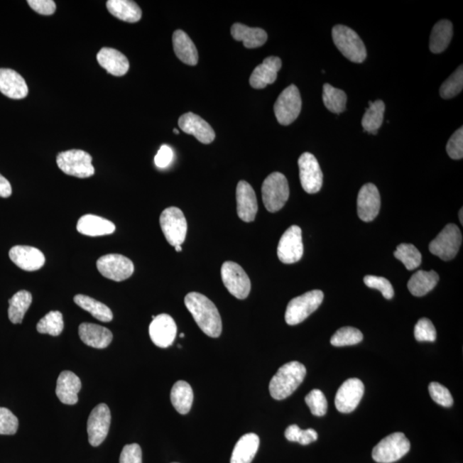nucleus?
Here are the masks:
<instances>
[{
	"label": "nucleus",
	"instance_id": "22",
	"mask_svg": "<svg viewBox=\"0 0 463 463\" xmlns=\"http://www.w3.org/2000/svg\"><path fill=\"white\" fill-rule=\"evenodd\" d=\"M282 68V60L278 57H268L252 72L250 85L252 88L261 89L268 85L274 84L277 73Z\"/></svg>",
	"mask_w": 463,
	"mask_h": 463
},
{
	"label": "nucleus",
	"instance_id": "12",
	"mask_svg": "<svg viewBox=\"0 0 463 463\" xmlns=\"http://www.w3.org/2000/svg\"><path fill=\"white\" fill-rule=\"evenodd\" d=\"M303 254V231L299 226H291L280 239L277 256L280 262L292 264L299 262Z\"/></svg>",
	"mask_w": 463,
	"mask_h": 463
},
{
	"label": "nucleus",
	"instance_id": "38",
	"mask_svg": "<svg viewBox=\"0 0 463 463\" xmlns=\"http://www.w3.org/2000/svg\"><path fill=\"white\" fill-rule=\"evenodd\" d=\"M347 94L344 91L325 84L322 88V101L326 109L334 114H341L346 109Z\"/></svg>",
	"mask_w": 463,
	"mask_h": 463
},
{
	"label": "nucleus",
	"instance_id": "18",
	"mask_svg": "<svg viewBox=\"0 0 463 463\" xmlns=\"http://www.w3.org/2000/svg\"><path fill=\"white\" fill-rule=\"evenodd\" d=\"M381 197L375 185L368 183L359 190L357 200L358 216L363 222H370L378 217Z\"/></svg>",
	"mask_w": 463,
	"mask_h": 463
},
{
	"label": "nucleus",
	"instance_id": "33",
	"mask_svg": "<svg viewBox=\"0 0 463 463\" xmlns=\"http://www.w3.org/2000/svg\"><path fill=\"white\" fill-rule=\"evenodd\" d=\"M453 26L449 20H441L435 24L430 36V50L433 53H443L452 41Z\"/></svg>",
	"mask_w": 463,
	"mask_h": 463
},
{
	"label": "nucleus",
	"instance_id": "53",
	"mask_svg": "<svg viewBox=\"0 0 463 463\" xmlns=\"http://www.w3.org/2000/svg\"><path fill=\"white\" fill-rule=\"evenodd\" d=\"M12 194L10 182L5 177L0 175V197H9Z\"/></svg>",
	"mask_w": 463,
	"mask_h": 463
},
{
	"label": "nucleus",
	"instance_id": "7",
	"mask_svg": "<svg viewBox=\"0 0 463 463\" xmlns=\"http://www.w3.org/2000/svg\"><path fill=\"white\" fill-rule=\"evenodd\" d=\"M462 242L460 229L457 225H446L440 234L430 243L429 250L437 257L450 261L456 258Z\"/></svg>",
	"mask_w": 463,
	"mask_h": 463
},
{
	"label": "nucleus",
	"instance_id": "4",
	"mask_svg": "<svg viewBox=\"0 0 463 463\" xmlns=\"http://www.w3.org/2000/svg\"><path fill=\"white\" fill-rule=\"evenodd\" d=\"M262 197L268 212L275 213L282 209L289 197L287 178L278 172L268 175L262 185Z\"/></svg>",
	"mask_w": 463,
	"mask_h": 463
},
{
	"label": "nucleus",
	"instance_id": "57",
	"mask_svg": "<svg viewBox=\"0 0 463 463\" xmlns=\"http://www.w3.org/2000/svg\"><path fill=\"white\" fill-rule=\"evenodd\" d=\"M180 337L181 338L185 337V334H183V333L180 334Z\"/></svg>",
	"mask_w": 463,
	"mask_h": 463
},
{
	"label": "nucleus",
	"instance_id": "17",
	"mask_svg": "<svg viewBox=\"0 0 463 463\" xmlns=\"http://www.w3.org/2000/svg\"><path fill=\"white\" fill-rule=\"evenodd\" d=\"M148 332L156 346L161 349H167L175 340L177 325L171 316L168 314H160L151 322Z\"/></svg>",
	"mask_w": 463,
	"mask_h": 463
},
{
	"label": "nucleus",
	"instance_id": "27",
	"mask_svg": "<svg viewBox=\"0 0 463 463\" xmlns=\"http://www.w3.org/2000/svg\"><path fill=\"white\" fill-rule=\"evenodd\" d=\"M77 229L81 234L97 237L114 234L116 227L113 222L107 219L94 214H85L78 220Z\"/></svg>",
	"mask_w": 463,
	"mask_h": 463
},
{
	"label": "nucleus",
	"instance_id": "25",
	"mask_svg": "<svg viewBox=\"0 0 463 463\" xmlns=\"http://www.w3.org/2000/svg\"><path fill=\"white\" fill-rule=\"evenodd\" d=\"M99 65L115 77H122L129 71L130 64L122 53L110 48H103L97 53Z\"/></svg>",
	"mask_w": 463,
	"mask_h": 463
},
{
	"label": "nucleus",
	"instance_id": "11",
	"mask_svg": "<svg viewBox=\"0 0 463 463\" xmlns=\"http://www.w3.org/2000/svg\"><path fill=\"white\" fill-rule=\"evenodd\" d=\"M221 275L226 288L239 300H245L251 292V280L239 264L227 261L222 264Z\"/></svg>",
	"mask_w": 463,
	"mask_h": 463
},
{
	"label": "nucleus",
	"instance_id": "41",
	"mask_svg": "<svg viewBox=\"0 0 463 463\" xmlns=\"http://www.w3.org/2000/svg\"><path fill=\"white\" fill-rule=\"evenodd\" d=\"M462 88L463 67L462 65H460L456 72H453L452 75L442 85L440 89V96L445 100H448V99H452L460 94Z\"/></svg>",
	"mask_w": 463,
	"mask_h": 463
},
{
	"label": "nucleus",
	"instance_id": "14",
	"mask_svg": "<svg viewBox=\"0 0 463 463\" xmlns=\"http://www.w3.org/2000/svg\"><path fill=\"white\" fill-rule=\"evenodd\" d=\"M111 424V413L105 403L97 405L91 412L87 423L89 444L94 447L102 444L109 434Z\"/></svg>",
	"mask_w": 463,
	"mask_h": 463
},
{
	"label": "nucleus",
	"instance_id": "55",
	"mask_svg": "<svg viewBox=\"0 0 463 463\" xmlns=\"http://www.w3.org/2000/svg\"><path fill=\"white\" fill-rule=\"evenodd\" d=\"M175 250H176V251H178V252L181 251H182V247H181V246H175Z\"/></svg>",
	"mask_w": 463,
	"mask_h": 463
},
{
	"label": "nucleus",
	"instance_id": "46",
	"mask_svg": "<svg viewBox=\"0 0 463 463\" xmlns=\"http://www.w3.org/2000/svg\"><path fill=\"white\" fill-rule=\"evenodd\" d=\"M429 393L432 399L437 404L445 408L452 407L454 400L448 388L441 383L432 382L429 384Z\"/></svg>",
	"mask_w": 463,
	"mask_h": 463
},
{
	"label": "nucleus",
	"instance_id": "19",
	"mask_svg": "<svg viewBox=\"0 0 463 463\" xmlns=\"http://www.w3.org/2000/svg\"><path fill=\"white\" fill-rule=\"evenodd\" d=\"M180 129L189 135H192L202 143H212L216 138V134L212 126L204 119L193 113L181 116L179 119Z\"/></svg>",
	"mask_w": 463,
	"mask_h": 463
},
{
	"label": "nucleus",
	"instance_id": "1",
	"mask_svg": "<svg viewBox=\"0 0 463 463\" xmlns=\"http://www.w3.org/2000/svg\"><path fill=\"white\" fill-rule=\"evenodd\" d=\"M185 304L202 332L213 338L221 336L222 318L212 300L200 293L192 292L185 296Z\"/></svg>",
	"mask_w": 463,
	"mask_h": 463
},
{
	"label": "nucleus",
	"instance_id": "15",
	"mask_svg": "<svg viewBox=\"0 0 463 463\" xmlns=\"http://www.w3.org/2000/svg\"><path fill=\"white\" fill-rule=\"evenodd\" d=\"M300 179L305 192L309 194L320 191L322 185V173L316 157L311 153H304L298 160Z\"/></svg>",
	"mask_w": 463,
	"mask_h": 463
},
{
	"label": "nucleus",
	"instance_id": "28",
	"mask_svg": "<svg viewBox=\"0 0 463 463\" xmlns=\"http://www.w3.org/2000/svg\"><path fill=\"white\" fill-rule=\"evenodd\" d=\"M259 437L247 433L239 438L232 453L231 463H251L259 448Z\"/></svg>",
	"mask_w": 463,
	"mask_h": 463
},
{
	"label": "nucleus",
	"instance_id": "45",
	"mask_svg": "<svg viewBox=\"0 0 463 463\" xmlns=\"http://www.w3.org/2000/svg\"><path fill=\"white\" fill-rule=\"evenodd\" d=\"M18 429V420L14 413L0 407V435H14Z\"/></svg>",
	"mask_w": 463,
	"mask_h": 463
},
{
	"label": "nucleus",
	"instance_id": "43",
	"mask_svg": "<svg viewBox=\"0 0 463 463\" xmlns=\"http://www.w3.org/2000/svg\"><path fill=\"white\" fill-rule=\"evenodd\" d=\"M285 437L290 442H298L303 445H307L317 440V433L315 430H303L297 425H291L285 432Z\"/></svg>",
	"mask_w": 463,
	"mask_h": 463
},
{
	"label": "nucleus",
	"instance_id": "31",
	"mask_svg": "<svg viewBox=\"0 0 463 463\" xmlns=\"http://www.w3.org/2000/svg\"><path fill=\"white\" fill-rule=\"evenodd\" d=\"M107 8L115 18L127 23H136L142 18V11L138 4L130 0H109Z\"/></svg>",
	"mask_w": 463,
	"mask_h": 463
},
{
	"label": "nucleus",
	"instance_id": "50",
	"mask_svg": "<svg viewBox=\"0 0 463 463\" xmlns=\"http://www.w3.org/2000/svg\"><path fill=\"white\" fill-rule=\"evenodd\" d=\"M119 463H142V450L138 444L127 445L123 448Z\"/></svg>",
	"mask_w": 463,
	"mask_h": 463
},
{
	"label": "nucleus",
	"instance_id": "48",
	"mask_svg": "<svg viewBox=\"0 0 463 463\" xmlns=\"http://www.w3.org/2000/svg\"><path fill=\"white\" fill-rule=\"evenodd\" d=\"M415 337L418 342H435L437 332L431 320L421 318L415 327Z\"/></svg>",
	"mask_w": 463,
	"mask_h": 463
},
{
	"label": "nucleus",
	"instance_id": "24",
	"mask_svg": "<svg viewBox=\"0 0 463 463\" xmlns=\"http://www.w3.org/2000/svg\"><path fill=\"white\" fill-rule=\"evenodd\" d=\"M78 334L85 344L94 349H106L113 341V334L109 329L89 322H82L78 328Z\"/></svg>",
	"mask_w": 463,
	"mask_h": 463
},
{
	"label": "nucleus",
	"instance_id": "16",
	"mask_svg": "<svg viewBox=\"0 0 463 463\" xmlns=\"http://www.w3.org/2000/svg\"><path fill=\"white\" fill-rule=\"evenodd\" d=\"M365 392L361 380L349 378L342 384L336 395L334 405L339 412L349 413L358 407Z\"/></svg>",
	"mask_w": 463,
	"mask_h": 463
},
{
	"label": "nucleus",
	"instance_id": "47",
	"mask_svg": "<svg viewBox=\"0 0 463 463\" xmlns=\"http://www.w3.org/2000/svg\"><path fill=\"white\" fill-rule=\"evenodd\" d=\"M364 283L368 288L378 289L386 300H391L394 297V289H393L390 280L384 277L366 276L364 277Z\"/></svg>",
	"mask_w": 463,
	"mask_h": 463
},
{
	"label": "nucleus",
	"instance_id": "40",
	"mask_svg": "<svg viewBox=\"0 0 463 463\" xmlns=\"http://www.w3.org/2000/svg\"><path fill=\"white\" fill-rule=\"evenodd\" d=\"M36 329L40 334H48L53 337L60 336L64 329L63 315L59 311L48 312L37 324Z\"/></svg>",
	"mask_w": 463,
	"mask_h": 463
},
{
	"label": "nucleus",
	"instance_id": "3",
	"mask_svg": "<svg viewBox=\"0 0 463 463\" xmlns=\"http://www.w3.org/2000/svg\"><path fill=\"white\" fill-rule=\"evenodd\" d=\"M334 45L347 60L361 64L366 59V49L361 37L352 28L336 26L332 30Z\"/></svg>",
	"mask_w": 463,
	"mask_h": 463
},
{
	"label": "nucleus",
	"instance_id": "51",
	"mask_svg": "<svg viewBox=\"0 0 463 463\" xmlns=\"http://www.w3.org/2000/svg\"><path fill=\"white\" fill-rule=\"evenodd\" d=\"M28 4L40 15L50 16L56 11V4L53 0H28Z\"/></svg>",
	"mask_w": 463,
	"mask_h": 463
},
{
	"label": "nucleus",
	"instance_id": "34",
	"mask_svg": "<svg viewBox=\"0 0 463 463\" xmlns=\"http://www.w3.org/2000/svg\"><path fill=\"white\" fill-rule=\"evenodd\" d=\"M173 406L181 415H187L191 410L193 403V391L191 386L185 381H178L171 391Z\"/></svg>",
	"mask_w": 463,
	"mask_h": 463
},
{
	"label": "nucleus",
	"instance_id": "37",
	"mask_svg": "<svg viewBox=\"0 0 463 463\" xmlns=\"http://www.w3.org/2000/svg\"><path fill=\"white\" fill-rule=\"evenodd\" d=\"M384 111H386V104L383 101L369 102V107L362 119L364 131L368 134H377L383 122Z\"/></svg>",
	"mask_w": 463,
	"mask_h": 463
},
{
	"label": "nucleus",
	"instance_id": "49",
	"mask_svg": "<svg viewBox=\"0 0 463 463\" xmlns=\"http://www.w3.org/2000/svg\"><path fill=\"white\" fill-rule=\"evenodd\" d=\"M448 155L453 160H460L463 157V129L462 127L458 129L450 136L447 146H446Z\"/></svg>",
	"mask_w": 463,
	"mask_h": 463
},
{
	"label": "nucleus",
	"instance_id": "32",
	"mask_svg": "<svg viewBox=\"0 0 463 463\" xmlns=\"http://www.w3.org/2000/svg\"><path fill=\"white\" fill-rule=\"evenodd\" d=\"M438 280L440 276L437 272L419 271L408 280V290L416 297L424 296L436 287Z\"/></svg>",
	"mask_w": 463,
	"mask_h": 463
},
{
	"label": "nucleus",
	"instance_id": "26",
	"mask_svg": "<svg viewBox=\"0 0 463 463\" xmlns=\"http://www.w3.org/2000/svg\"><path fill=\"white\" fill-rule=\"evenodd\" d=\"M82 387L81 380L72 371H62L57 380L56 395L60 402L75 405L78 402V393Z\"/></svg>",
	"mask_w": 463,
	"mask_h": 463
},
{
	"label": "nucleus",
	"instance_id": "36",
	"mask_svg": "<svg viewBox=\"0 0 463 463\" xmlns=\"http://www.w3.org/2000/svg\"><path fill=\"white\" fill-rule=\"evenodd\" d=\"M32 304V295L30 292L19 291L9 300L8 317L12 324L18 325L23 322L24 316Z\"/></svg>",
	"mask_w": 463,
	"mask_h": 463
},
{
	"label": "nucleus",
	"instance_id": "29",
	"mask_svg": "<svg viewBox=\"0 0 463 463\" xmlns=\"http://www.w3.org/2000/svg\"><path fill=\"white\" fill-rule=\"evenodd\" d=\"M173 45L175 55L180 60L188 65H196L198 53L195 44L183 31H176L173 35Z\"/></svg>",
	"mask_w": 463,
	"mask_h": 463
},
{
	"label": "nucleus",
	"instance_id": "5",
	"mask_svg": "<svg viewBox=\"0 0 463 463\" xmlns=\"http://www.w3.org/2000/svg\"><path fill=\"white\" fill-rule=\"evenodd\" d=\"M324 293L312 290L293 299L288 303L285 320L288 325H297L303 322L316 311L324 300Z\"/></svg>",
	"mask_w": 463,
	"mask_h": 463
},
{
	"label": "nucleus",
	"instance_id": "39",
	"mask_svg": "<svg viewBox=\"0 0 463 463\" xmlns=\"http://www.w3.org/2000/svg\"><path fill=\"white\" fill-rule=\"evenodd\" d=\"M396 258L400 260L408 271L415 270L423 261V256L412 244H401L394 252Z\"/></svg>",
	"mask_w": 463,
	"mask_h": 463
},
{
	"label": "nucleus",
	"instance_id": "44",
	"mask_svg": "<svg viewBox=\"0 0 463 463\" xmlns=\"http://www.w3.org/2000/svg\"><path fill=\"white\" fill-rule=\"evenodd\" d=\"M305 401L313 415L321 417L327 413L328 402L321 391L312 390L305 396Z\"/></svg>",
	"mask_w": 463,
	"mask_h": 463
},
{
	"label": "nucleus",
	"instance_id": "58",
	"mask_svg": "<svg viewBox=\"0 0 463 463\" xmlns=\"http://www.w3.org/2000/svg\"><path fill=\"white\" fill-rule=\"evenodd\" d=\"M173 463H177V462H173Z\"/></svg>",
	"mask_w": 463,
	"mask_h": 463
},
{
	"label": "nucleus",
	"instance_id": "42",
	"mask_svg": "<svg viewBox=\"0 0 463 463\" xmlns=\"http://www.w3.org/2000/svg\"><path fill=\"white\" fill-rule=\"evenodd\" d=\"M363 340L361 330L354 327H343L339 329L330 340L334 347H345L358 344Z\"/></svg>",
	"mask_w": 463,
	"mask_h": 463
},
{
	"label": "nucleus",
	"instance_id": "56",
	"mask_svg": "<svg viewBox=\"0 0 463 463\" xmlns=\"http://www.w3.org/2000/svg\"><path fill=\"white\" fill-rule=\"evenodd\" d=\"M173 132H175V134H179L180 132L177 129L173 130Z\"/></svg>",
	"mask_w": 463,
	"mask_h": 463
},
{
	"label": "nucleus",
	"instance_id": "23",
	"mask_svg": "<svg viewBox=\"0 0 463 463\" xmlns=\"http://www.w3.org/2000/svg\"><path fill=\"white\" fill-rule=\"evenodd\" d=\"M0 92L14 100L26 98L28 89L24 78L11 69H0Z\"/></svg>",
	"mask_w": 463,
	"mask_h": 463
},
{
	"label": "nucleus",
	"instance_id": "35",
	"mask_svg": "<svg viewBox=\"0 0 463 463\" xmlns=\"http://www.w3.org/2000/svg\"><path fill=\"white\" fill-rule=\"evenodd\" d=\"M74 303L78 307L85 310L97 320L104 322H109L113 320L114 314L111 312V309L107 307L106 305L97 301L93 298L89 296L77 295L74 297Z\"/></svg>",
	"mask_w": 463,
	"mask_h": 463
},
{
	"label": "nucleus",
	"instance_id": "10",
	"mask_svg": "<svg viewBox=\"0 0 463 463\" xmlns=\"http://www.w3.org/2000/svg\"><path fill=\"white\" fill-rule=\"evenodd\" d=\"M303 107L299 89L295 85L288 86L280 93L275 103L274 111L277 121L288 126L299 117Z\"/></svg>",
	"mask_w": 463,
	"mask_h": 463
},
{
	"label": "nucleus",
	"instance_id": "21",
	"mask_svg": "<svg viewBox=\"0 0 463 463\" xmlns=\"http://www.w3.org/2000/svg\"><path fill=\"white\" fill-rule=\"evenodd\" d=\"M10 258L16 266L26 271H36L43 268L45 263V256L36 247L27 246H16L9 251Z\"/></svg>",
	"mask_w": 463,
	"mask_h": 463
},
{
	"label": "nucleus",
	"instance_id": "6",
	"mask_svg": "<svg viewBox=\"0 0 463 463\" xmlns=\"http://www.w3.org/2000/svg\"><path fill=\"white\" fill-rule=\"evenodd\" d=\"M57 165L65 175L85 179L94 175L92 156L81 150H71L60 153Z\"/></svg>",
	"mask_w": 463,
	"mask_h": 463
},
{
	"label": "nucleus",
	"instance_id": "13",
	"mask_svg": "<svg viewBox=\"0 0 463 463\" xmlns=\"http://www.w3.org/2000/svg\"><path fill=\"white\" fill-rule=\"evenodd\" d=\"M99 272L106 278L122 282L134 274V264L131 260L121 254H109L97 260Z\"/></svg>",
	"mask_w": 463,
	"mask_h": 463
},
{
	"label": "nucleus",
	"instance_id": "9",
	"mask_svg": "<svg viewBox=\"0 0 463 463\" xmlns=\"http://www.w3.org/2000/svg\"><path fill=\"white\" fill-rule=\"evenodd\" d=\"M161 230L172 246H181L187 233V222L183 212L176 207L163 210L160 217Z\"/></svg>",
	"mask_w": 463,
	"mask_h": 463
},
{
	"label": "nucleus",
	"instance_id": "2",
	"mask_svg": "<svg viewBox=\"0 0 463 463\" xmlns=\"http://www.w3.org/2000/svg\"><path fill=\"white\" fill-rule=\"evenodd\" d=\"M307 369L303 364L292 361L280 368L270 383L273 398L283 400L291 396L304 381Z\"/></svg>",
	"mask_w": 463,
	"mask_h": 463
},
{
	"label": "nucleus",
	"instance_id": "54",
	"mask_svg": "<svg viewBox=\"0 0 463 463\" xmlns=\"http://www.w3.org/2000/svg\"><path fill=\"white\" fill-rule=\"evenodd\" d=\"M463 209L462 208L460 209V212H459V220H460L462 224L463 223Z\"/></svg>",
	"mask_w": 463,
	"mask_h": 463
},
{
	"label": "nucleus",
	"instance_id": "52",
	"mask_svg": "<svg viewBox=\"0 0 463 463\" xmlns=\"http://www.w3.org/2000/svg\"><path fill=\"white\" fill-rule=\"evenodd\" d=\"M173 158L172 148L168 146H163L155 157L156 166L159 168H166L171 164Z\"/></svg>",
	"mask_w": 463,
	"mask_h": 463
},
{
	"label": "nucleus",
	"instance_id": "8",
	"mask_svg": "<svg viewBox=\"0 0 463 463\" xmlns=\"http://www.w3.org/2000/svg\"><path fill=\"white\" fill-rule=\"evenodd\" d=\"M410 450V442L403 432H395L383 438L373 450V458L378 463L400 460Z\"/></svg>",
	"mask_w": 463,
	"mask_h": 463
},
{
	"label": "nucleus",
	"instance_id": "30",
	"mask_svg": "<svg viewBox=\"0 0 463 463\" xmlns=\"http://www.w3.org/2000/svg\"><path fill=\"white\" fill-rule=\"evenodd\" d=\"M234 40L242 41L246 48L262 47L268 40L266 31L260 28H250L241 23H234L231 28Z\"/></svg>",
	"mask_w": 463,
	"mask_h": 463
},
{
	"label": "nucleus",
	"instance_id": "20",
	"mask_svg": "<svg viewBox=\"0 0 463 463\" xmlns=\"http://www.w3.org/2000/svg\"><path fill=\"white\" fill-rule=\"evenodd\" d=\"M237 213L243 222H251L257 216L258 205L254 188L246 181H239L236 190Z\"/></svg>",
	"mask_w": 463,
	"mask_h": 463
}]
</instances>
